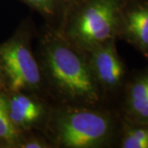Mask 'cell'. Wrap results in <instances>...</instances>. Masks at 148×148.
<instances>
[{
  "instance_id": "1",
  "label": "cell",
  "mask_w": 148,
  "mask_h": 148,
  "mask_svg": "<svg viewBox=\"0 0 148 148\" xmlns=\"http://www.w3.org/2000/svg\"><path fill=\"white\" fill-rule=\"evenodd\" d=\"M35 53L55 106L106 105L85 53L73 46L57 31L45 24L41 27Z\"/></svg>"
},
{
  "instance_id": "2",
  "label": "cell",
  "mask_w": 148,
  "mask_h": 148,
  "mask_svg": "<svg viewBox=\"0 0 148 148\" xmlns=\"http://www.w3.org/2000/svg\"><path fill=\"white\" fill-rule=\"evenodd\" d=\"M122 125L118 110L106 106H54L45 135L55 148H116Z\"/></svg>"
},
{
  "instance_id": "3",
  "label": "cell",
  "mask_w": 148,
  "mask_h": 148,
  "mask_svg": "<svg viewBox=\"0 0 148 148\" xmlns=\"http://www.w3.org/2000/svg\"><path fill=\"white\" fill-rule=\"evenodd\" d=\"M122 3L123 0H72L58 32L82 52L117 40Z\"/></svg>"
},
{
  "instance_id": "4",
  "label": "cell",
  "mask_w": 148,
  "mask_h": 148,
  "mask_svg": "<svg viewBox=\"0 0 148 148\" xmlns=\"http://www.w3.org/2000/svg\"><path fill=\"white\" fill-rule=\"evenodd\" d=\"M34 37V27L27 19L13 36L0 45V73L4 85L3 91L33 93L55 106L32 49Z\"/></svg>"
},
{
  "instance_id": "5",
  "label": "cell",
  "mask_w": 148,
  "mask_h": 148,
  "mask_svg": "<svg viewBox=\"0 0 148 148\" xmlns=\"http://www.w3.org/2000/svg\"><path fill=\"white\" fill-rule=\"evenodd\" d=\"M116 41L111 40L84 53L104 103L118 110L131 71L118 53Z\"/></svg>"
},
{
  "instance_id": "6",
  "label": "cell",
  "mask_w": 148,
  "mask_h": 148,
  "mask_svg": "<svg viewBox=\"0 0 148 148\" xmlns=\"http://www.w3.org/2000/svg\"><path fill=\"white\" fill-rule=\"evenodd\" d=\"M8 116L20 132L45 134L54 105L40 95L26 91H3Z\"/></svg>"
},
{
  "instance_id": "7",
  "label": "cell",
  "mask_w": 148,
  "mask_h": 148,
  "mask_svg": "<svg viewBox=\"0 0 148 148\" xmlns=\"http://www.w3.org/2000/svg\"><path fill=\"white\" fill-rule=\"evenodd\" d=\"M118 40L129 44L148 59V0H123Z\"/></svg>"
},
{
  "instance_id": "8",
  "label": "cell",
  "mask_w": 148,
  "mask_h": 148,
  "mask_svg": "<svg viewBox=\"0 0 148 148\" xmlns=\"http://www.w3.org/2000/svg\"><path fill=\"white\" fill-rule=\"evenodd\" d=\"M118 110L123 119L148 123V66L131 71Z\"/></svg>"
},
{
  "instance_id": "9",
  "label": "cell",
  "mask_w": 148,
  "mask_h": 148,
  "mask_svg": "<svg viewBox=\"0 0 148 148\" xmlns=\"http://www.w3.org/2000/svg\"><path fill=\"white\" fill-rule=\"evenodd\" d=\"M42 16L47 27L58 32L72 0H21Z\"/></svg>"
},
{
  "instance_id": "10",
  "label": "cell",
  "mask_w": 148,
  "mask_h": 148,
  "mask_svg": "<svg viewBox=\"0 0 148 148\" xmlns=\"http://www.w3.org/2000/svg\"><path fill=\"white\" fill-rule=\"evenodd\" d=\"M116 148H148V123L122 119Z\"/></svg>"
},
{
  "instance_id": "11",
  "label": "cell",
  "mask_w": 148,
  "mask_h": 148,
  "mask_svg": "<svg viewBox=\"0 0 148 148\" xmlns=\"http://www.w3.org/2000/svg\"><path fill=\"white\" fill-rule=\"evenodd\" d=\"M20 135L8 116L5 97L0 90V147L16 148Z\"/></svg>"
},
{
  "instance_id": "12",
  "label": "cell",
  "mask_w": 148,
  "mask_h": 148,
  "mask_svg": "<svg viewBox=\"0 0 148 148\" xmlns=\"http://www.w3.org/2000/svg\"><path fill=\"white\" fill-rule=\"evenodd\" d=\"M16 148H55L47 136L40 132H22L16 143Z\"/></svg>"
},
{
  "instance_id": "13",
  "label": "cell",
  "mask_w": 148,
  "mask_h": 148,
  "mask_svg": "<svg viewBox=\"0 0 148 148\" xmlns=\"http://www.w3.org/2000/svg\"><path fill=\"white\" fill-rule=\"evenodd\" d=\"M0 90H2V91L4 90V85H3V81L1 73H0Z\"/></svg>"
}]
</instances>
